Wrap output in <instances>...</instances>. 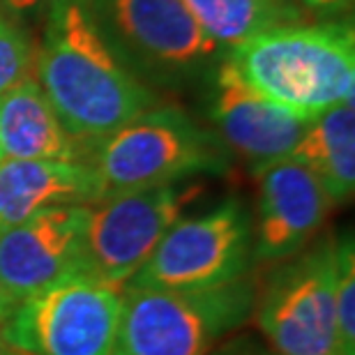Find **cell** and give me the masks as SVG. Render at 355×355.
Wrapping results in <instances>:
<instances>
[{"instance_id":"cell-1","label":"cell","mask_w":355,"mask_h":355,"mask_svg":"<svg viewBox=\"0 0 355 355\" xmlns=\"http://www.w3.org/2000/svg\"><path fill=\"white\" fill-rule=\"evenodd\" d=\"M35 69L62 127L83 146L95 148L157 106V95L116 51L88 0H49Z\"/></svg>"},{"instance_id":"cell-2","label":"cell","mask_w":355,"mask_h":355,"mask_svg":"<svg viewBox=\"0 0 355 355\" xmlns=\"http://www.w3.org/2000/svg\"><path fill=\"white\" fill-rule=\"evenodd\" d=\"M257 95L307 120L351 102L355 33L351 21L270 28L224 58Z\"/></svg>"},{"instance_id":"cell-3","label":"cell","mask_w":355,"mask_h":355,"mask_svg":"<svg viewBox=\"0 0 355 355\" xmlns=\"http://www.w3.org/2000/svg\"><path fill=\"white\" fill-rule=\"evenodd\" d=\"M102 201L127 191L175 184L201 173H226L231 155L180 106H153L92 148Z\"/></svg>"},{"instance_id":"cell-4","label":"cell","mask_w":355,"mask_h":355,"mask_svg":"<svg viewBox=\"0 0 355 355\" xmlns=\"http://www.w3.org/2000/svg\"><path fill=\"white\" fill-rule=\"evenodd\" d=\"M250 277L205 291H123L113 355H210L254 316Z\"/></svg>"},{"instance_id":"cell-5","label":"cell","mask_w":355,"mask_h":355,"mask_svg":"<svg viewBox=\"0 0 355 355\" xmlns=\"http://www.w3.org/2000/svg\"><path fill=\"white\" fill-rule=\"evenodd\" d=\"M337 240L309 243L257 288L254 316L261 337L279 355H344L337 328L335 259Z\"/></svg>"},{"instance_id":"cell-6","label":"cell","mask_w":355,"mask_h":355,"mask_svg":"<svg viewBox=\"0 0 355 355\" xmlns=\"http://www.w3.org/2000/svg\"><path fill=\"white\" fill-rule=\"evenodd\" d=\"M123 291L76 270L19 302L0 335L24 355H113Z\"/></svg>"},{"instance_id":"cell-7","label":"cell","mask_w":355,"mask_h":355,"mask_svg":"<svg viewBox=\"0 0 355 355\" xmlns=\"http://www.w3.org/2000/svg\"><path fill=\"white\" fill-rule=\"evenodd\" d=\"M252 263V215L231 196L203 215L178 219L125 286L205 291L243 279Z\"/></svg>"},{"instance_id":"cell-8","label":"cell","mask_w":355,"mask_h":355,"mask_svg":"<svg viewBox=\"0 0 355 355\" xmlns=\"http://www.w3.org/2000/svg\"><path fill=\"white\" fill-rule=\"evenodd\" d=\"M97 24L144 81L184 83L217 58L182 0H88Z\"/></svg>"},{"instance_id":"cell-9","label":"cell","mask_w":355,"mask_h":355,"mask_svg":"<svg viewBox=\"0 0 355 355\" xmlns=\"http://www.w3.org/2000/svg\"><path fill=\"white\" fill-rule=\"evenodd\" d=\"M191 196L194 191L175 182L88 205L81 233V272L125 286L180 219Z\"/></svg>"},{"instance_id":"cell-10","label":"cell","mask_w":355,"mask_h":355,"mask_svg":"<svg viewBox=\"0 0 355 355\" xmlns=\"http://www.w3.org/2000/svg\"><path fill=\"white\" fill-rule=\"evenodd\" d=\"M88 205L42 210L0 233V286L14 304L81 270V233Z\"/></svg>"},{"instance_id":"cell-11","label":"cell","mask_w":355,"mask_h":355,"mask_svg":"<svg viewBox=\"0 0 355 355\" xmlns=\"http://www.w3.org/2000/svg\"><path fill=\"white\" fill-rule=\"evenodd\" d=\"M254 261L277 263L304 250L323 229L332 198L300 162L284 157L261 168Z\"/></svg>"},{"instance_id":"cell-12","label":"cell","mask_w":355,"mask_h":355,"mask_svg":"<svg viewBox=\"0 0 355 355\" xmlns=\"http://www.w3.org/2000/svg\"><path fill=\"white\" fill-rule=\"evenodd\" d=\"M210 113L226 150L240 155L254 173L288 157L311 123L250 90L226 60L217 69Z\"/></svg>"},{"instance_id":"cell-13","label":"cell","mask_w":355,"mask_h":355,"mask_svg":"<svg viewBox=\"0 0 355 355\" xmlns=\"http://www.w3.org/2000/svg\"><path fill=\"white\" fill-rule=\"evenodd\" d=\"M102 201L97 171L88 162H0V233L42 210Z\"/></svg>"},{"instance_id":"cell-14","label":"cell","mask_w":355,"mask_h":355,"mask_svg":"<svg viewBox=\"0 0 355 355\" xmlns=\"http://www.w3.org/2000/svg\"><path fill=\"white\" fill-rule=\"evenodd\" d=\"M0 148L5 159L86 162L83 144L62 127L33 76L0 95Z\"/></svg>"},{"instance_id":"cell-15","label":"cell","mask_w":355,"mask_h":355,"mask_svg":"<svg viewBox=\"0 0 355 355\" xmlns=\"http://www.w3.org/2000/svg\"><path fill=\"white\" fill-rule=\"evenodd\" d=\"M288 157L307 166L321 180L332 203L349 201L355 189L353 99L311 120Z\"/></svg>"},{"instance_id":"cell-16","label":"cell","mask_w":355,"mask_h":355,"mask_svg":"<svg viewBox=\"0 0 355 355\" xmlns=\"http://www.w3.org/2000/svg\"><path fill=\"white\" fill-rule=\"evenodd\" d=\"M182 5L219 49H233L270 28L302 24L295 0H182Z\"/></svg>"},{"instance_id":"cell-17","label":"cell","mask_w":355,"mask_h":355,"mask_svg":"<svg viewBox=\"0 0 355 355\" xmlns=\"http://www.w3.org/2000/svg\"><path fill=\"white\" fill-rule=\"evenodd\" d=\"M335 304L339 342H342L344 355H355V252L351 233L335 243Z\"/></svg>"},{"instance_id":"cell-18","label":"cell","mask_w":355,"mask_h":355,"mask_svg":"<svg viewBox=\"0 0 355 355\" xmlns=\"http://www.w3.org/2000/svg\"><path fill=\"white\" fill-rule=\"evenodd\" d=\"M35 49L17 21L0 12V95L31 76Z\"/></svg>"},{"instance_id":"cell-19","label":"cell","mask_w":355,"mask_h":355,"mask_svg":"<svg viewBox=\"0 0 355 355\" xmlns=\"http://www.w3.org/2000/svg\"><path fill=\"white\" fill-rule=\"evenodd\" d=\"M210 355H279L270 349V344L263 337L252 335V332H243V335H229L224 342H219Z\"/></svg>"},{"instance_id":"cell-20","label":"cell","mask_w":355,"mask_h":355,"mask_svg":"<svg viewBox=\"0 0 355 355\" xmlns=\"http://www.w3.org/2000/svg\"><path fill=\"white\" fill-rule=\"evenodd\" d=\"M300 3L304 10L323 19L351 17L353 12V0H300Z\"/></svg>"},{"instance_id":"cell-21","label":"cell","mask_w":355,"mask_h":355,"mask_svg":"<svg viewBox=\"0 0 355 355\" xmlns=\"http://www.w3.org/2000/svg\"><path fill=\"white\" fill-rule=\"evenodd\" d=\"M44 3V0H0V7L10 12H33Z\"/></svg>"},{"instance_id":"cell-22","label":"cell","mask_w":355,"mask_h":355,"mask_svg":"<svg viewBox=\"0 0 355 355\" xmlns=\"http://www.w3.org/2000/svg\"><path fill=\"white\" fill-rule=\"evenodd\" d=\"M14 307H17V304H14L12 297L5 293V288L0 286V328H3V323L12 316Z\"/></svg>"},{"instance_id":"cell-23","label":"cell","mask_w":355,"mask_h":355,"mask_svg":"<svg viewBox=\"0 0 355 355\" xmlns=\"http://www.w3.org/2000/svg\"><path fill=\"white\" fill-rule=\"evenodd\" d=\"M12 351H14V349L5 342L3 335H0V355H12Z\"/></svg>"},{"instance_id":"cell-24","label":"cell","mask_w":355,"mask_h":355,"mask_svg":"<svg viewBox=\"0 0 355 355\" xmlns=\"http://www.w3.org/2000/svg\"><path fill=\"white\" fill-rule=\"evenodd\" d=\"M5 159V155H3V148H0V162H3Z\"/></svg>"},{"instance_id":"cell-25","label":"cell","mask_w":355,"mask_h":355,"mask_svg":"<svg viewBox=\"0 0 355 355\" xmlns=\"http://www.w3.org/2000/svg\"><path fill=\"white\" fill-rule=\"evenodd\" d=\"M12 355H24V353H19V351H12Z\"/></svg>"}]
</instances>
